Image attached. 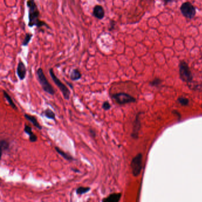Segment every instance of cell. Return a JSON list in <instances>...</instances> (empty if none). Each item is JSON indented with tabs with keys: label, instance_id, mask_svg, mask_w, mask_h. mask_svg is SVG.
Masks as SVG:
<instances>
[{
	"label": "cell",
	"instance_id": "cell-1",
	"mask_svg": "<svg viewBox=\"0 0 202 202\" xmlns=\"http://www.w3.org/2000/svg\"><path fill=\"white\" fill-rule=\"evenodd\" d=\"M27 5L29 9L28 23L29 26L30 27L36 26L38 28H40L42 26L48 27V25H47L46 23L40 20V13L34 0H27Z\"/></svg>",
	"mask_w": 202,
	"mask_h": 202
},
{
	"label": "cell",
	"instance_id": "cell-2",
	"mask_svg": "<svg viewBox=\"0 0 202 202\" xmlns=\"http://www.w3.org/2000/svg\"><path fill=\"white\" fill-rule=\"evenodd\" d=\"M37 79L40 85L42 86V88L43 90V91L50 95H53L55 93V90L52 85L47 79L46 77L43 72V71L41 68H39L37 71Z\"/></svg>",
	"mask_w": 202,
	"mask_h": 202
},
{
	"label": "cell",
	"instance_id": "cell-3",
	"mask_svg": "<svg viewBox=\"0 0 202 202\" xmlns=\"http://www.w3.org/2000/svg\"><path fill=\"white\" fill-rule=\"evenodd\" d=\"M49 74H50V75L52 79V80L53 81L54 83L56 84V85L59 88V89L61 91L64 98L66 100H69L70 98V95H71L70 90L68 88V87L64 84L62 83L61 81L55 75L52 68H50L49 69Z\"/></svg>",
	"mask_w": 202,
	"mask_h": 202
},
{
	"label": "cell",
	"instance_id": "cell-4",
	"mask_svg": "<svg viewBox=\"0 0 202 202\" xmlns=\"http://www.w3.org/2000/svg\"><path fill=\"white\" fill-rule=\"evenodd\" d=\"M179 74L182 81L186 82H191L193 80V75L190 68L186 62L181 61L179 65Z\"/></svg>",
	"mask_w": 202,
	"mask_h": 202
},
{
	"label": "cell",
	"instance_id": "cell-5",
	"mask_svg": "<svg viewBox=\"0 0 202 202\" xmlns=\"http://www.w3.org/2000/svg\"><path fill=\"white\" fill-rule=\"evenodd\" d=\"M112 98L116 103L120 105L134 103L136 101V99L133 97L125 93L114 94L112 95Z\"/></svg>",
	"mask_w": 202,
	"mask_h": 202
},
{
	"label": "cell",
	"instance_id": "cell-6",
	"mask_svg": "<svg viewBox=\"0 0 202 202\" xmlns=\"http://www.w3.org/2000/svg\"><path fill=\"white\" fill-rule=\"evenodd\" d=\"M180 11L182 14L188 19H192L196 14V8L190 2H185L182 4Z\"/></svg>",
	"mask_w": 202,
	"mask_h": 202
},
{
	"label": "cell",
	"instance_id": "cell-7",
	"mask_svg": "<svg viewBox=\"0 0 202 202\" xmlns=\"http://www.w3.org/2000/svg\"><path fill=\"white\" fill-rule=\"evenodd\" d=\"M130 167L132 168V174L133 176L137 177L140 174L142 167V155L138 154L135 156L132 160Z\"/></svg>",
	"mask_w": 202,
	"mask_h": 202
},
{
	"label": "cell",
	"instance_id": "cell-8",
	"mask_svg": "<svg viewBox=\"0 0 202 202\" xmlns=\"http://www.w3.org/2000/svg\"><path fill=\"white\" fill-rule=\"evenodd\" d=\"M140 113L137 114L135 120L133 123V131L131 134V136L134 139H137L138 138L139 135V131L140 129Z\"/></svg>",
	"mask_w": 202,
	"mask_h": 202
},
{
	"label": "cell",
	"instance_id": "cell-9",
	"mask_svg": "<svg viewBox=\"0 0 202 202\" xmlns=\"http://www.w3.org/2000/svg\"><path fill=\"white\" fill-rule=\"evenodd\" d=\"M27 72V69L25 65L22 61H20L18 63L17 68V74L19 79L22 81L26 78Z\"/></svg>",
	"mask_w": 202,
	"mask_h": 202
},
{
	"label": "cell",
	"instance_id": "cell-10",
	"mask_svg": "<svg viewBox=\"0 0 202 202\" xmlns=\"http://www.w3.org/2000/svg\"><path fill=\"white\" fill-rule=\"evenodd\" d=\"M93 15L99 20H102L105 16V12L103 7L100 5H95L94 7Z\"/></svg>",
	"mask_w": 202,
	"mask_h": 202
},
{
	"label": "cell",
	"instance_id": "cell-11",
	"mask_svg": "<svg viewBox=\"0 0 202 202\" xmlns=\"http://www.w3.org/2000/svg\"><path fill=\"white\" fill-rule=\"evenodd\" d=\"M122 197V193H112L102 200L103 202H119Z\"/></svg>",
	"mask_w": 202,
	"mask_h": 202
},
{
	"label": "cell",
	"instance_id": "cell-12",
	"mask_svg": "<svg viewBox=\"0 0 202 202\" xmlns=\"http://www.w3.org/2000/svg\"><path fill=\"white\" fill-rule=\"evenodd\" d=\"M24 117L26 120L29 121L30 123L33 124L34 126H35L36 128H37L39 130H42L43 129V127L41 126V124L39 123L37 121V118L34 116H32L29 114H24Z\"/></svg>",
	"mask_w": 202,
	"mask_h": 202
},
{
	"label": "cell",
	"instance_id": "cell-13",
	"mask_svg": "<svg viewBox=\"0 0 202 202\" xmlns=\"http://www.w3.org/2000/svg\"><path fill=\"white\" fill-rule=\"evenodd\" d=\"M24 132L29 136V140L31 142H36L37 140V136L32 132V128L30 126L25 124Z\"/></svg>",
	"mask_w": 202,
	"mask_h": 202
},
{
	"label": "cell",
	"instance_id": "cell-14",
	"mask_svg": "<svg viewBox=\"0 0 202 202\" xmlns=\"http://www.w3.org/2000/svg\"><path fill=\"white\" fill-rule=\"evenodd\" d=\"M56 151L62 157H63L65 160H67V161H74V158L72 156L68 154L67 153H66L65 152H64L63 151H62V149H61L60 148H59L58 147H55V148Z\"/></svg>",
	"mask_w": 202,
	"mask_h": 202
},
{
	"label": "cell",
	"instance_id": "cell-15",
	"mask_svg": "<svg viewBox=\"0 0 202 202\" xmlns=\"http://www.w3.org/2000/svg\"><path fill=\"white\" fill-rule=\"evenodd\" d=\"M81 77H82V75L80 71L77 69H74L71 71L70 77L72 81H78L79 79H81Z\"/></svg>",
	"mask_w": 202,
	"mask_h": 202
},
{
	"label": "cell",
	"instance_id": "cell-16",
	"mask_svg": "<svg viewBox=\"0 0 202 202\" xmlns=\"http://www.w3.org/2000/svg\"><path fill=\"white\" fill-rule=\"evenodd\" d=\"M3 95L4 96V98H5V99L7 100L9 105L13 108V109L15 110H17V107L16 106L15 103L13 102L11 97H10V95L7 93L5 90H3Z\"/></svg>",
	"mask_w": 202,
	"mask_h": 202
},
{
	"label": "cell",
	"instance_id": "cell-17",
	"mask_svg": "<svg viewBox=\"0 0 202 202\" xmlns=\"http://www.w3.org/2000/svg\"><path fill=\"white\" fill-rule=\"evenodd\" d=\"M43 114L47 119L55 120L56 114L51 109H46L45 111H43Z\"/></svg>",
	"mask_w": 202,
	"mask_h": 202
},
{
	"label": "cell",
	"instance_id": "cell-18",
	"mask_svg": "<svg viewBox=\"0 0 202 202\" xmlns=\"http://www.w3.org/2000/svg\"><path fill=\"white\" fill-rule=\"evenodd\" d=\"M91 190L90 187H79L76 190V193L78 195L84 194Z\"/></svg>",
	"mask_w": 202,
	"mask_h": 202
},
{
	"label": "cell",
	"instance_id": "cell-19",
	"mask_svg": "<svg viewBox=\"0 0 202 202\" xmlns=\"http://www.w3.org/2000/svg\"><path fill=\"white\" fill-rule=\"evenodd\" d=\"M1 154H2L3 152L9 150L10 148V143L8 141L2 139L1 140Z\"/></svg>",
	"mask_w": 202,
	"mask_h": 202
},
{
	"label": "cell",
	"instance_id": "cell-20",
	"mask_svg": "<svg viewBox=\"0 0 202 202\" xmlns=\"http://www.w3.org/2000/svg\"><path fill=\"white\" fill-rule=\"evenodd\" d=\"M32 37H33V34L31 33H26L25 38H24V40L22 43V46H27L31 40Z\"/></svg>",
	"mask_w": 202,
	"mask_h": 202
},
{
	"label": "cell",
	"instance_id": "cell-21",
	"mask_svg": "<svg viewBox=\"0 0 202 202\" xmlns=\"http://www.w3.org/2000/svg\"><path fill=\"white\" fill-rule=\"evenodd\" d=\"M178 103L181 106H185L188 105V104L189 103L188 99L186 97H179L178 98Z\"/></svg>",
	"mask_w": 202,
	"mask_h": 202
},
{
	"label": "cell",
	"instance_id": "cell-22",
	"mask_svg": "<svg viewBox=\"0 0 202 202\" xmlns=\"http://www.w3.org/2000/svg\"><path fill=\"white\" fill-rule=\"evenodd\" d=\"M161 82L162 81L159 79V78H156L154 79L153 81H152L149 84L150 85H151L152 86H154V87H158L161 84Z\"/></svg>",
	"mask_w": 202,
	"mask_h": 202
},
{
	"label": "cell",
	"instance_id": "cell-23",
	"mask_svg": "<svg viewBox=\"0 0 202 202\" xmlns=\"http://www.w3.org/2000/svg\"><path fill=\"white\" fill-rule=\"evenodd\" d=\"M102 108L105 111H107V110H109L110 109H111V105L109 103V101H106L103 102V103L102 104Z\"/></svg>",
	"mask_w": 202,
	"mask_h": 202
},
{
	"label": "cell",
	"instance_id": "cell-24",
	"mask_svg": "<svg viewBox=\"0 0 202 202\" xmlns=\"http://www.w3.org/2000/svg\"><path fill=\"white\" fill-rule=\"evenodd\" d=\"M89 132H90V135H91L92 137H93V138H95V136H96V133H95V131L94 130L92 129H90L89 130Z\"/></svg>",
	"mask_w": 202,
	"mask_h": 202
},
{
	"label": "cell",
	"instance_id": "cell-25",
	"mask_svg": "<svg viewBox=\"0 0 202 202\" xmlns=\"http://www.w3.org/2000/svg\"><path fill=\"white\" fill-rule=\"evenodd\" d=\"M114 24H115V22H114V21H111L110 26H111V27L109 28V30H112L114 29V26H115Z\"/></svg>",
	"mask_w": 202,
	"mask_h": 202
},
{
	"label": "cell",
	"instance_id": "cell-26",
	"mask_svg": "<svg viewBox=\"0 0 202 202\" xmlns=\"http://www.w3.org/2000/svg\"><path fill=\"white\" fill-rule=\"evenodd\" d=\"M163 1L165 2V4H168V3H171L174 1V0H163Z\"/></svg>",
	"mask_w": 202,
	"mask_h": 202
},
{
	"label": "cell",
	"instance_id": "cell-27",
	"mask_svg": "<svg viewBox=\"0 0 202 202\" xmlns=\"http://www.w3.org/2000/svg\"></svg>",
	"mask_w": 202,
	"mask_h": 202
}]
</instances>
